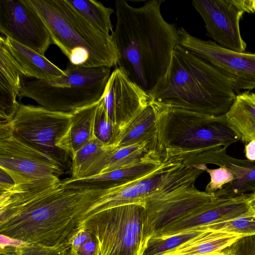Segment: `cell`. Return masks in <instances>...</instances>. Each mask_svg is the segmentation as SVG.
<instances>
[{
    "label": "cell",
    "instance_id": "obj_1",
    "mask_svg": "<svg viewBox=\"0 0 255 255\" xmlns=\"http://www.w3.org/2000/svg\"><path fill=\"white\" fill-rule=\"evenodd\" d=\"M105 190L68 188L59 178L0 188V234L47 246L67 242Z\"/></svg>",
    "mask_w": 255,
    "mask_h": 255
},
{
    "label": "cell",
    "instance_id": "obj_2",
    "mask_svg": "<svg viewBox=\"0 0 255 255\" xmlns=\"http://www.w3.org/2000/svg\"><path fill=\"white\" fill-rule=\"evenodd\" d=\"M163 1L138 7L125 0L115 2L117 22L111 35L119 54L116 67L148 93L166 72L179 44L177 28L162 15Z\"/></svg>",
    "mask_w": 255,
    "mask_h": 255
},
{
    "label": "cell",
    "instance_id": "obj_3",
    "mask_svg": "<svg viewBox=\"0 0 255 255\" xmlns=\"http://www.w3.org/2000/svg\"><path fill=\"white\" fill-rule=\"evenodd\" d=\"M148 94L150 104L215 117L225 115L236 96L229 78L179 44Z\"/></svg>",
    "mask_w": 255,
    "mask_h": 255
},
{
    "label": "cell",
    "instance_id": "obj_4",
    "mask_svg": "<svg viewBox=\"0 0 255 255\" xmlns=\"http://www.w3.org/2000/svg\"><path fill=\"white\" fill-rule=\"evenodd\" d=\"M156 116L155 151L162 162L204 163L211 153L239 141L225 115L215 117L150 104Z\"/></svg>",
    "mask_w": 255,
    "mask_h": 255
},
{
    "label": "cell",
    "instance_id": "obj_5",
    "mask_svg": "<svg viewBox=\"0 0 255 255\" xmlns=\"http://www.w3.org/2000/svg\"><path fill=\"white\" fill-rule=\"evenodd\" d=\"M26 1L71 64L87 68L117 65L119 54L111 35L95 28L67 0Z\"/></svg>",
    "mask_w": 255,
    "mask_h": 255
},
{
    "label": "cell",
    "instance_id": "obj_6",
    "mask_svg": "<svg viewBox=\"0 0 255 255\" xmlns=\"http://www.w3.org/2000/svg\"><path fill=\"white\" fill-rule=\"evenodd\" d=\"M110 71L109 67H82L69 63L62 76L51 80L23 77L18 98H30L50 111L72 113L101 99Z\"/></svg>",
    "mask_w": 255,
    "mask_h": 255
},
{
    "label": "cell",
    "instance_id": "obj_7",
    "mask_svg": "<svg viewBox=\"0 0 255 255\" xmlns=\"http://www.w3.org/2000/svg\"><path fill=\"white\" fill-rule=\"evenodd\" d=\"M83 226L97 239L101 255H142L153 235L145 208L139 204L102 210Z\"/></svg>",
    "mask_w": 255,
    "mask_h": 255
},
{
    "label": "cell",
    "instance_id": "obj_8",
    "mask_svg": "<svg viewBox=\"0 0 255 255\" xmlns=\"http://www.w3.org/2000/svg\"><path fill=\"white\" fill-rule=\"evenodd\" d=\"M71 117L72 113L20 104L9 123L16 137L54 159L65 171H71V157L57 146L69 128Z\"/></svg>",
    "mask_w": 255,
    "mask_h": 255
},
{
    "label": "cell",
    "instance_id": "obj_9",
    "mask_svg": "<svg viewBox=\"0 0 255 255\" xmlns=\"http://www.w3.org/2000/svg\"><path fill=\"white\" fill-rule=\"evenodd\" d=\"M0 169L15 185L59 179L65 171L54 159L16 137L9 122L0 124Z\"/></svg>",
    "mask_w": 255,
    "mask_h": 255
},
{
    "label": "cell",
    "instance_id": "obj_10",
    "mask_svg": "<svg viewBox=\"0 0 255 255\" xmlns=\"http://www.w3.org/2000/svg\"><path fill=\"white\" fill-rule=\"evenodd\" d=\"M177 30L179 44L229 78L236 92L255 89V53L226 49L193 36L182 27Z\"/></svg>",
    "mask_w": 255,
    "mask_h": 255
},
{
    "label": "cell",
    "instance_id": "obj_11",
    "mask_svg": "<svg viewBox=\"0 0 255 255\" xmlns=\"http://www.w3.org/2000/svg\"><path fill=\"white\" fill-rule=\"evenodd\" d=\"M0 32L43 56L52 43L46 26L26 0H0Z\"/></svg>",
    "mask_w": 255,
    "mask_h": 255
},
{
    "label": "cell",
    "instance_id": "obj_12",
    "mask_svg": "<svg viewBox=\"0 0 255 255\" xmlns=\"http://www.w3.org/2000/svg\"><path fill=\"white\" fill-rule=\"evenodd\" d=\"M192 4L203 18L206 35L221 47L244 52L240 21L245 12L237 0H194Z\"/></svg>",
    "mask_w": 255,
    "mask_h": 255
},
{
    "label": "cell",
    "instance_id": "obj_13",
    "mask_svg": "<svg viewBox=\"0 0 255 255\" xmlns=\"http://www.w3.org/2000/svg\"><path fill=\"white\" fill-rule=\"evenodd\" d=\"M102 99L109 119L120 134L150 102L148 93L117 67L111 74Z\"/></svg>",
    "mask_w": 255,
    "mask_h": 255
},
{
    "label": "cell",
    "instance_id": "obj_14",
    "mask_svg": "<svg viewBox=\"0 0 255 255\" xmlns=\"http://www.w3.org/2000/svg\"><path fill=\"white\" fill-rule=\"evenodd\" d=\"M255 192L232 197H217L169 225L155 232L153 236L164 237L207 225L255 215L251 207Z\"/></svg>",
    "mask_w": 255,
    "mask_h": 255
},
{
    "label": "cell",
    "instance_id": "obj_15",
    "mask_svg": "<svg viewBox=\"0 0 255 255\" xmlns=\"http://www.w3.org/2000/svg\"><path fill=\"white\" fill-rule=\"evenodd\" d=\"M217 198L215 194L200 191L194 186L169 197L145 203L153 235Z\"/></svg>",
    "mask_w": 255,
    "mask_h": 255
},
{
    "label": "cell",
    "instance_id": "obj_16",
    "mask_svg": "<svg viewBox=\"0 0 255 255\" xmlns=\"http://www.w3.org/2000/svg\"><path fill=\"white\" fill-rule=\"evenodd\" d=\"M162 162L159 158L81 178L62 181L66 188L74 189H108L135 181L156 170Z\"/></svg>",
    "mask_w": 255,
    "mask_h": 255
},
{
    "label": "cell",
    "instance_id": "obj_17",
    "mask_svg": "<svg viewBox=\"0 0 255 255\" xmlns=\"http://www.w3.org/2000/svg\"><path fill=\"white\" fill-rule=\"evenodd\" d=\"M24 72L9 52L0 36V119L1 123L11 121L19 106L16 98L21 88Z\"/></svg>",
    "mask_w": 255,
    "mask_h": 255
},
{
    "label": "cell",
    "instance_id": "obj_18",
    "mask_svg": "<svg viewBox=\"0 0 255 255\" xmlns=\"http://www.w3.org/2000/svg\"><path fill=\"white\" fill-rule=\"evenodd\" d=\"M155 158L159 157L153 145L149 142L138 143L120 147H110L80 178L137 164Z\"/></svg>",
    "mask_w": 255,
    "mask_h": 255
},
{
    "label": "cell",
    "instance_id": "obj_19",
    "mask_svg": "<svg viewBox=\"0 0 255 255\" xmlns=\"http://www.w3.org/2000/svg\"><path fill=\"white\" fill-rule=\"evenodd\" d=\"M223 148L209 154L205 163L225 166L236 176L233 182L224 186L215 194L217 197L227 198L255 192V161L234 158Z\"/></svg>",
    "mask_w": 255,
    "mask_h": 255
},
{
    "label": "cell",
    "instance_id": "obj_20",
    "mask_svg": "<svg viewBox=\"0 0 255 255\" xmlns=\"http://www.w3.org/2000/svg\"><path fill=\"white\" fill-rule=\"evenodd\" d=\"M3 38L11 54L24 72L25 77L48 81L64 74V70L44 56L9 37Z\"/></svg>",
    "mask_w": 255,
    "mask_h": 255
},
{
    "label": "cell",
    "instance_id": "obj_21",
    "mask_svg": "<svg viewBox=\"0 0 255 255\" xmlns=\"http://www.w3.org/2000/svg\"><path fill=\"white\" fill-rule=\"evenodd\" d=\"M100 100L72 113L69 128L57 144L58 148L69 154L72 158L94 137V119Z\"/></svg>",
    "mask_w": 255,
    "mask_h": 255
},
{
    "label": "cell",
    "instance_id": "obj_22",
    "mask_svg": "<svg viewBox=\"0 0 255 255\" xmlns=\"http://www.w3.org/2000/svg\"><path fill=\"white\" fill-rule=\"evenodd\" d=\"M225 117L239 141L245 144L255 140V92L248 91L236 95Z\"/></svg>",
    "mask_w": 255,
    "mask_h": 255
},
{
    "label": "cell",
    "instance_id": "obj_23",
    "mask_svg": "<svg viewBox=\"0 0 255 255\" xmlns=\"http://www.w3.org/2000/svg\"><path fill=\"white\" fill-rule=\"evenodd\" d=\"M243 237L237 234L206 230L167 255H228L230 248Z\"/></svg>",
    "mask_w": 255,
    "mask_h": 255
},
{
    "label": "cell",
    "instance_id": "obj_24",
    "mask_svg": "<svg viewBox=\"0 0 255 255\" xmlns=\"http://www.w3.org/2000/svg\"><path fill=\"white\" fill-rule=\"evenodd\" d=\"M156 132L155 113L149 103L125 127L115 147L149 142L155 150Z\"/></svg>",
    "mask_w": 255,
    "mask_h": 255
},
{
    "label": "cell",
    "instance_id": "obj_25",
    "mask_svg": "<svg viewBox=\"0 0 255 255\" xmlns=\"http://www.w3.org/2000/svg\"><path fill=\"white\" fill-rule=\"evenodd\" d=\"M84 18L99 31L107 35L113 32L111 19L114 9L95 0H67Z\"/></svg>",
    "mask_w": 255,
    "mask_h": 255
},
{
    "label": "cell",
    "instance_id": "obj_26",
    "mask_svg": "<svg viewBox=\"0 0 255 255\" xmlns=\"http://www.w3.org/2000/svg\"><path fill=\"white\" fill-rule=\"evenodd\" d=\"M205 231L196 229L164 237L152 236L142 255H167L192 241Z\"/></svg>",
    "mask_w": 255,
    "mask_h": 255
},
{
    "label": "cell",
    "instance_id": "obj_27",
    "mask_svg": "<svg viewBox=\"0 0 255 255\" xmlns=\"http://www.w3.org/2000/svg\"><path fill=\"white\" fill-rule=\"evenodd\" d=\"M110 147L94 137L73 156L71 178H80Z\"/></svg>",
    "mask_w": 255,
    "mask_h": 255
},
{
    "label": "cell",
    "instance_id": "obj_28",
    "mask_svg": "<svg viewBox=\"0 0 255 255\" xmlns=\"http://www.w3.org/2000/svg\"><path fill=\"white\" fill-rule=\"evenodd\" d=\"M94 135L105 145L113 147L120 135V132L107 116L102 98L95 116Z\"/></svg>",
    "mask_w": 255,
    "mask_h": 255
},
{
    "label": "cell",
    "instance_id": "obj_29",
    "mask_svg": "<svg viewBox=\"0 0 255 255\" xmlns=\"http://www.w3.org/2000/svg\"><path fill=\"white\" fill-rule=\"evenodd\" d=\"M197 229L237 234L244 237L255 235V215L238 218Z\"/></svg>",
    "mask_w": 255,
    "mask_h": 255
},
{
    "label": "cell",
    "instance_id": "obj_30",
    "mask_svg": "<svg viewBox=\"0 0 255 255\" xmlns=\"http://www.w3.org/2000/svg\"><path fill=\"white\" fill-rule=\"evenodd\" d=\"M68 241L52 246L35 243H24L17 247L18 255H70Z\"/></svg>",
    "mask_w": 255,
    "mask_h": 255
},
{
    "label": "cell",
    "instance_id": "obj_31",
    "mask_svg": "<svg viewBox=\"0 0 255 255\" xmlns=\"http://www.w3.org/2000/svg\"><path fill=\"white\" fill-rule=\"evenodd\" d=\"M206 171L209 174L210 180L206 186L205 192L209 194H215L236 179L234 174L225 166H220L215 169L207 167Z\"/></svg>",
    "mask_w": 255,
    "mask_h": 255
},
{
    "label": "cell",
    "instance_id": "obj_32",
    "mask_svg": "<svg viewBox=\"0 0 255 255\" xmlns=\"http://www.w3.org/2000/svg\"><path fill=\"white\" fill-rule=\"evenodd\" d=\"M92 236V233L82 226L68 241L71 246L70 255H75L80 246Z\"/></svg>",
    "mask_w": 255,
    "mask_h": 255
},
{
    "label": "cell",
    "instance_id": "obj_33",
    "mask_svg": "<svg viewBox=\"0 0 255 255\" xmlns=\"http://www.w3.org/2000/svg\"><path fill=\"white\" fill-rule=\"evenodd\" d=\"M235 245L240 255H255V235L243 237Z\"/></svg>",
    "mask_w": 255,
    "mask_h": 255
},
{
    "label": "cell",
    "instance_id": "obj_34",
    "mask_svg": "<svg viewBox=\"0 0 255 255\" xmlns=\"http://www.w3.org/2000/svg\"><path fill=\"white\" fill-rule=\"evenodd\" d=\"M99 248L98 241L92 234V236L80 246L75 255H96Z\"/></svg>",
    "mask_w": 255,
    "mask_h": 255
},
{
    "label": "cell",
    "instance_id": "obj_35",
    "mask_svg": "<svg viewBox=\"0 0 255 255\" xmlns=\"http://www.w3.org/2000/svg\"><path fill=\"white\" fill-rule=\"evenodd\" d=\"M244 152L247 159L255 161V140H252L245 144Z\"/></svg>",
    "mask_w": 255,
    "mask_h": 255
},
{
    "label": "cell",
    "instance_id": "obj_36",
    "mask_svg": "<svg viewBox=\"0 0 255 255\" xmlns=\"http://www.w3.org/2000/svg\"><path fill=\"white\" fill-rule=\"evenodd\" d=\"M24 243H26L0 234V248L7 246L18 247Z\"/></svg>",
    "mask_w": 255,
    "mask_h": 255
},
{
    "label": "cell",
    "instance_id": "obj_37",
    "mask_svg": "<svg viewBox=\"0 0 255 255\" xmlns=\"http://www.w3.org/2000/svg\"><path fill=\"white\" fill-rule=\"evenodd\" d=\"M228 255H240L235 244L230 248Z\"/></svg>",
    "mask_w": 255,
    "mask_h": 255
},
{
    "label": "cell",
    "instance_id": "obj_38",
    "mask_svg": "<svg viewBox=\"0 0 255 255\" xmlns=\"http://www.w3.org/2000/svg\"><path fill=\"white\" fill-rule=\"evenodd\" d=\"M251 207L253 211L255 213V194L252 201Z\"/></svg>",
    "mask_w": 255,
    "mask_h": 255
},
{
    "label": "cell",
    "instance_id": "obj_39",
    "mask_svg": "<svg viewBox=\"0 0 255 255\" xmlns=\"http://www.w3.org/2000/svg\"><path fill=\"white\" fill-rule=\"evenodd\" d=\"M96 255H101V251H100V247L98 250V252L97 253V254Z\"/></svg>",
    "mask_w": 255,
    "mask_h": 255
}]
</instances>
